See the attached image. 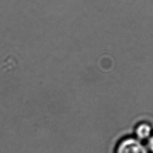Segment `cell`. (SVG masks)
Returning a JSON list of instances; mask_svg holds the SVG:
<instances>
[{"label": "cell", "instance_id": "6da1fadb", "mask_svg": "<svg viewBox=\"0 0 153 153\" xmlns=\"http://www.w3.org/2000/svg\"><path fill=\"white\" fill-rule=\"evenodd\" d=\"M115 153H149L146 146L135 137H127L120 141Z\"/></svg>", "mask_w": 153, "mask_h": 153}, {"label": "cell", "instance_id": "7a4b0ae2", "mask_svg": "<svg viewBox=\"0 0 153 153\" xmlns=\"http://www.w3.org/2000/svg\"><path fill=\"white\" fill-rule=\"evenodd\" d=\"M135 137L142 141L148 140L152 133V127L148 123H141L139 124L135 128Z\"/></svg>", "mask_w": 153, "mask_h": 153}, {"label": "cell", "instance_id": "3957f363", "mask_svg": "<svg viewBox=\"0 0 153 153\" xmlns=\"http://www.w3.org/2000/svg\"><path fill=\"white\" fill-rule=\"evenodd\" d=\"M146 148L149 153H153V133L147 140Z\"/></svg>", "mask_w": 153, "mask_h": 153}]
</instances>
